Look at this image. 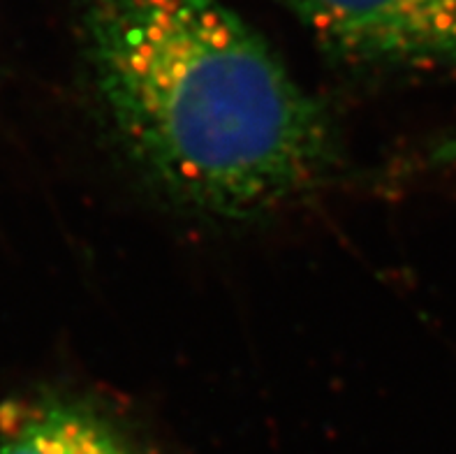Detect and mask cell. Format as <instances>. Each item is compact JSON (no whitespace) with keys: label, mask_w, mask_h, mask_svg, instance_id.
I'll list each match as a JSON object with an SVG mask.
<instances>
[{"label":"cell","mask_w":456,"mask_h":454,"mask_svg":"<svg viewBox=\"0 0 456 454\" xmlns=\"http://www.w3.org/2000/svg\"><path fill=\"white\" fill-rule=\"evenodd\" d=\"M347 58L399 68L456 65V0H288Z\"/></svg>","instance_id":"cell-2"},{"label":"cell","mask_w":456,"mask_h":454,"mask_svg":"<svg viewBox=\"0 0 456 454\" xmlns=\"http://www.w3.org/2000/svg\"><path fill=\"white\" fill-rule=\"evenodd\" d=\"M81 23L111 130L174 202L255 219L336 167L327 110L220 0H84Z\"/></svg>","instance_id":"cell-1"},{"label":"cell","mask_w":456,"mask_h":454,"mask_svg":"<svg viewBox=\"0 0 456 454\" xmlns=\"http://www.w3.org/2000/svg\"><path fill=\"white\" fill-rule=\"evenodd\" d=\"M0 454H134L114 426L61 397L0 403Z\"/></svg>","instance_id":"cell-3"}]
</instances>
